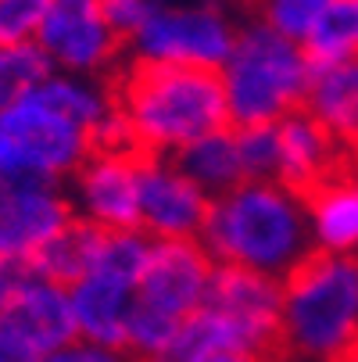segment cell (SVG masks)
Returning <instances> with one entry per match:
<instances>
[{"label":"cell","mask_w":358,"mask_h":362,"mask_svg":"<svg viewBox=\"0 0 358 362\" xmlns=\"http://www.w3.org/2000/svg\"><path fill=\"white\" fill-rule=\"evenodd\" d=\"M100 90L108 112L129 119L162 151L233 129L226 76L215 65L129 58L112 79H100Z\"/></svg>","instance_id":"obj_1"},{"label":"cell","mask_w":358,"mask_h":362,"mask_svg":"<svg viewBox=\"0 0 358 362\" xmlns=\"http://www.w3.org/2000/svg\"><path fill=\"white\" fill-rule=\"evenodd\" d=\"M280 291L290 358L358 362V255L316 247L283 276Z\"/></svg>","instance_id":"obj_2"},{"label":"cell","mask_w":358,"mask_h":362,"mask_svg":"<svg viewBox=\"0 0 358 362\" xmlns=\"http://www.w3.org/2000/svg\"><path fill=\"white\" fill-rule=\"evenodd\" d=\"M201 244L222 262H240L276 284L319 247L304 223L301 201L276 183H244L222 197Z\"/></svg>","instance_id":"obj_3"},{"label":"cell","mask_w":358,"mask_h":362,"mask_svg":"<svg viewBox=\"0 0 358 362\" xmlns=\"http://www.w3.org/2000/svg\"><path fill=\"white\" fill-rule=\"evenodd\" d=\"M312 72L316 65L301 43L273 33L262 22L240 25L237 47L222 65L233 126L280 122L283 115L304 108Z\"/></svg>","instance_id":"obj_4"},{"label":"cell","mask_w":358,"mask_h":362,"mask_svg":"<svg viewBox=\"0 0 358 362\" xmlns=\"http://www.w3.org/2000/svg\"><path fill=\"white\" fill-rule=\"evenodd\" d=\"M240 25L222 0H193L150 11L129 40V58L147 62H183L222 69L237 47Z\"/></svg>","instance_id":"obj_5"},{"label":"cell","mask_w":358,"mask_h":362,"mask_svg":"<svg viewBox=\"0 0 358 362\" xmlns=\"http://www.w3.org/2000/svg\"><path fill=\"white\" fill-rule=\"evenodd\" d=\"M54 72L112 79L129 62V40L115 33L100 0H50L36 36Z\"/></svg>","instance_id":"obj_6"},{"label":"cell","mask_w":358,"mask_h":362,"mask_svg":"<svg viewBox=\"0 0 358 362\" xmlns=\"http://www.w3.org/2000/svg\"><path fill=\"white\" fill-rule=\"evenodd\" d=\"M212 255L201 240L193 237H162L158 244H150V258L143 266L136 298L150 308H158L165 316L186 320L193 316L204 287L212 280Z\"/></svg>","instance_id":"obj_7"},{"label":"cell","mask_w":358,"mask_h":362,"mask_svg":"<svg viewBox=\"0 0 358 362\" xmlns=\"http://www.w3.org/2000/svg\"><path fill=\"white\" fill-rule=\"evenodd\" d=\"M215 204L197 183L172 173L169 165L140 176V219L158 237H193L204 240Z\"/></svg>","instance_id":"obj_8"},{"label":"cell","mask_w":358,"mask_h":362,"mask_svg":"<svg viewBox=\"0 0 358 362\" xmlns=\"http://www.w3.org/2000/svg\"><path fill=\"white\" fill-rule=\"evenodd\" d=\"M297 201L312 219V233L319 247L333 255H358V165L354 162L319 180Z\"/></svg>","instance_id":"obj_9"},{"label":"cell","mask_w":358,"mask_h":362,"mask_svg":"<svg viewBox=\"0 0 358 362\" xmlns=\"http://www.w3.org/2000/svg\"><path fill=\"white\" fill-rule=\"evenodd\" d=\"M76 173H79L83 197L90 204L93 223L108 226L115 233L143 230V219H140V176L143 173L115 158H83Z\"/></svg>","instance_id":"obj_10"},{"label":"cell","mask_w":358,"mask_h":362,"mask_svg":"<svg viewBox=\"0 0 358 362\" xmlns=\"http://www.w3.org/2000/svg\"><path fill=\"white\" fill-rule=\"evenodd\" d=\"M72 216H76L72 204L54 190H8V194H0V255L36 251Z\"/></svg>","instance_id":"obj_11"},{"label":"cell","mask_w":358,"mask_h":362,"mask_svg":"<svg viewBox=\"0 0 358 362\" xmlns=\"http://www.w3.org/2000/svg\"><path fill=\"white\" fill-rule=\"evenodd\" d=\"M108 233H112L108 226L72 216L50 240H43L36 251H29L36 280L58 287V291H76L90 276L93 258H97L100 247H105Z\"/></svg>","instance_id":"obj_12"},{"label":"cell","mask_w":358,"mask_h":362,"mask_svg":"<svg viewBox=\"0 0 358 362\" xmlns=\"http://www.w3.org/2000/svg\"><path fill=\"white\" fill-rule=\"evenodd\" d=\"M304 108L333 133L340 151L358 165V62L316 65Z\"/></svg>","instance_id":"obj_13"},{"label":"cell","mask_w":358,"mask_h":362,"mask_svg":"<svg viewBox=\"0 0 358 362\" xmlns=\"http://www.w3.org/2000/svg\"><path fill=\"white\" fill-rule=\"evenodd\" d=\"M165 165L172 173L186 176L190 183H197L212 201H222V197H229L233 190H240L247 183L244 165H240V154H237L233 129L208 133L201 140L169 147L165 151Z\"/></svg>","instance_id":"obj_14"},{"label":"cell","mask_w":358,"mask_h":362,"mask_svg":"<svg viewBox=\"0 0 358 362\" xmlns=\"http://www.w3.org/2000/svg\"><path fill=\"white\" fill-rule=\"evenodd\" d=\"M133 301H136V287L108 276H86L72 291V313L79 330L93 344L126 351V327H129Z\"/></svg>","instance_id":"obj_15"},{"label":"cell","mask_w":358,"mask_h":362,"mask_svg":"<svg viewBox=\"0 0 358 362\" xmlns=\"http://www.w3.org/2000/svg\"><path fill=\"white\" fill-rule=\"evenodd\" d=\"M4 308L29 330V337L43 348V355L79 341V323L72 313V301L65 298V291L50 287L43 280L25 284Z\"/></svg>","instance_id":"obj_16"},{"label":"cell","mask_w":358,"mask_h":362,"mask_svg":"<svg viewBox=\"0 0 358 362\" xmlns=\"http://www.w3.org/2000/svg\"><path fill=\"white\" fill-rule=\"evenodd\" d=\"M312 65L358 62V0H333L304 43Z\"/></svg>","instance_id":"obj_17"},{"label":"cell","mask_w":358,"mask_h":362,"mask_svg":"<svg viewBox=\"0 0 358 362\" xmlns=\"http://www.w3.org/2000/svg\"><path fill=\"white\" fill-rule=\"evenodd\" d=\"M50 76H54V65L40 50V43L0 47V112L25 100Z\"/></svg>","instance_id":"obj_18"},{"label":"cell","mask_w":358,"mask_h":362,"mask_svg":"<svg viewBox=\"0 0 358 362\" xmlns=\"http://www.w3.org/2000/svg\"><path fill=\"white\" fill-rule=\"evenodd\" d=\"M330 4L333 0H247L254 22L269 25L273 33H280L301 47L309 43V36L316 33V25Z\"/></svg>","instance_id":"obj_19"},{"label":"cell","mask_w":358,"mask_h":362,"mask_svg":"<svg viewBox=\"0 0 358 362\" xmlns=\"http://www.w3.org/2000/svg\"><path fill=\"white\" fill-rule=\"evenodd\" d=\"M237 154L247 183H276L280 180V129L276 122L262 126H233Z\"/></svg>","instance_id":"obj_20"},{"label":"cell","mask_w":358,"mask_h":362,"mask_svg":"<svg viewBox=\"0 0 358 362\" xmlns=\"http://www.w3.org/2000/svg\"><path fill=\"white\" fill-rule=\"evenodd\" d=\"M147 258H150V244L147 240H140L136 233H115L112 230L108 240H105V247H100L97 258H93L90 276H108V280L140 287Z\"/></svg>","instance_id":"obj_21"},{"label":"cell","mask_w":358,"mask_h":362,"mask_svg":"<svg viewBox=\"0 0 358 362\" xmlns=\"http://www.w3.org/2000/svg\"><path fill=\"white\" fill-rule=\"evenodd\" d=\"M50 0H0V47L36 43Z\"/></svg>","instance_id":"obj_22"},{"label":"cell","mask_w":358,"mask_h":362,"mask_svg":"<svg viewBox=\"0 0 358 362\" xmlns=\"http://www.w3.org/2000/svg\"><path fill=\"white\" fill-rule=\"evenodd\" d=\"M0 362H43V348L8 308H0Z\"/></svg>","instance_id":"obj_23"},{"label":"cell","mask_w":358,"mask_h":362,"mask_svg":"<svg viewBox=\"0 0 358 362\" xmlns=\"http://www.w3.org/2000/svg\"><path fill=\"white\" fill-rule=\"evenodd\" d=\"M100 8H105V15L115 25V33L126 36V40H133L136 29L147 22V15L155 11L147 0H100Z\"/></svg>","instance_id":"obj_24"},{"label":"cell","mask_w":358,"mask_h":362,"mask_svg":"<svg viewBox=\"0 0 358 362\" xmlns=\"http://www.w3.org/2000/svg\"><path fill=\"white\" fill-rule=\"evenodd\" d=\"M43 362H126L122 355H115L112 348H100V344H68V348H58L43 355Z\"/></svg>","instance_id":"obj_25"},{"label":"cell","mask_w":358,"mask_h":362,"mask_svg":"<svg viewBox=\"0 0 358 362\" xmlns=\"http://www.w3.org/2000/svg\"><path fill=\"white\" fill-rule=\"evenodd\" d=\"M147 4L158 11V8H172V4H179V0H147Z\"/></svg>","instance_id":"obj_26"}]
</instances>
